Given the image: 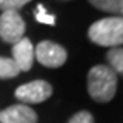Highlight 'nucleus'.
Returning <instances> with one entry per match:
<instances>
[{"label": "nucleus", "instance_id": "1", "mask_svg": "<svg viewBox=\"0 0 123 123\" xmlns=\"http://www.w3.org/2000/svg\"><path fill=\"white\" fill-rule=\"evenodd\" d=\"M117 91V74L108 65H95L87 74V92L96 102H108Z\"/></svg>", "mask_w": 123, "mask_h": 123}, {"label": "nucleus", "instance_id": "2", "mask_svg": "<svg viewBox=\"0 0 123 123\" xmlns=\"http://www.w3.org/2000/svg\"><path fill=\"white\" fill-rule=\"evenodd\" d=\"M89 39L99 46L120 48L123 45V16H108L89 27Z\"/></svg>", "mask_w": 123, "mask_h": 123}, {"label": "nucleus", "instance_id": "3", "mask_svg": "<svg viewBox=\"0 0 123 123\" xmlns=\"http://www.w3.org/2000/svg\"><path fill=\"white\" fill-rule=\"evenodd\" d=\"M25 22L16 11H5L0 15V39L15 45L24 37Z\"/></svg>", "mask_w": 123, "mask_h": 123}, {"label": "nucleus", "instance_id": "4", "mask_svg": "<svg viewBox=\"0 0 123 123\" xmlns=\"http://www.w3.org/2000/svg\"><path fill=\"white\" fill-rule=\"evenodd\" d=\"M34 59L49 68H58L67 61V50L55 42L45 40L34 48Z\"/></svg>", "mask_w": 123, "mask_h": 123}, {"label": "nucleus", "instance_id": "5", "mask_svg": "<svg viewBox=\"0 0 123 123\" xmlns=\"http://www.w3.org/2000/svg\"><path fill=\"white\" fill-rule=\"evenodd\" d=\"M50 95L52 86L45 80H33L15 91V96L24 104H39L50 98Z\"/></svg>", "mask_w": 123, "mask_h": 123}, {"label": "nucleus", "instance_id": "6", "mask_svg": "<svg viewBox=\"0 0 123 123\" xmlns=\"http://www.w3.org/2000/svg\"><path fill=\"white\" fill-rule=\"evenodd\" d=\"M0 123H37V114L25 104H15L0 111Z\"/></svg>", "mask_w": 123, "mask_h": 123}, {"label": "nucleus", "instance_id": "7", "mask_svg": "<svg viewBox=\"0 0 123 123\" xmlns=\"http://www.w3.org/2000/svg\"><path fill=\"white\" fill-rule=\"evenodd\" d=\"M12 59L19 71H30L34 62V46L30 39L22 37L12 46Z\"/></svg>", "mask_w": 123, "mask_h": 123}, {"label": "nucleus", "instance_id": "8", "mask_svg": "<svg viewBox=\"0 0 123 123\" xmlns=\"http://www.w3.org/2000/svg\"><path fill=\"white\" fill-rule=\"evenodd\" d=\"M89 3L99 11L123 16V0H89Z\"/></svg>", "mask_w": 123, "mask_h": 123}, {"label": "nucleus", "instance_id": "9", "mask_svg": "<svg viewBox=\"0 0 123 123\" xmlns=\"http://www.w3.org/2000/svg\"><path fill=\"white\" fill-rule=\"evenodd\" d=\"M107 62L116 74L123 76V48H111L107 54Z\"/></svg>", "mask_w": 123, "mask_h": 123}, {"label": "nucleus", "instance_id": "10", "mask_svg": "<svg viewBox=\"0 0 123 123\" xmlns=\"http://www.w3.org/2000/svg\"><path fill=\"white\" fill-rule=\"evenodd\" d=\"M19 74V68L16 67L12 58L0 56V79H13Z\"/></svg>", "mask_w": 123, "mask_h": 123}, {"label": "nucleus", "instance_id": "11", "mask_svg": "<svg viewBox=\"0 0 123 123\" xmlns=\"http://www.w3.org/2000/svg\"><path fill=\"white\" fill-rule=\"evenodd\" d=\"M34 15H36V19L42 24H48V25H55V16L50 15L46 12L45 6L43 5H39L34 11Z\"/></svg>", "mask_w": 123, "mask_h": 123}, {"label": "nucleus", "instance_id": "12", "mask_svg": "<svg viewBox=\"0 0 123 123\" xmlns=\"http://www.w3.org/2000/svg\"><path fill=\"white\" fill-rule=\"evenodd\" d=\"M31 0H0V9L3 12L5 11H16L21 9L22 6L30 3Z\"/></svg>", "mask_w": 123, "mask_h": 123}, {"label": "nucleus", "instance_id": "13", "mask_svg": "<svg viewBox=\"0 0 123 123\" xmlns=\"http://www.w3.org/2000/svg\"><path fill=\"white\" fill-rule=\"evenodd\" d=\"M68 123H93V116L89 111H79L68 120Z\"/></svg>", "mask_w": 123, "mask_h": 123}]
</instances>
